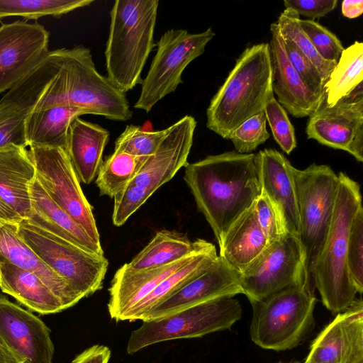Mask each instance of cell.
Listing matches in <instances>:
<instances>
[{
  "label": "cell",
  "instance_id": "5b68a950",
  "mask_svg": "<svg viewBox=\"0 0 363 363\" xmlns=\"http://www.w3.org/2000/svg\"><path fill=\"white\" fill-rule=\"evenodd\" d=\"M339 184L330 225L314 268V286L323 305L333 314L347 309L358 293L347 265L350 228L362 206L359 184L344 172Z\"/></svg>",
  "mask_w": 363,
  "mask_h": 363
},
{
  "label": "cell",
  "instance_id": "d590c367",
  "mask_svg": "<svg viewBox=\"0 0 363 363\" xmlns=\"http://www.w3.org/2000/svg\"><path fill=\"white\" fill-rule=\"evenodd\" d=\"M169 131V127L155 131H147L140 127L128 125L115 141L114 151L135 157L154 155Z\"/></svg>",
  "mask_w": 363,
  "mask_h": 363
},
{
  "label": "cell",
  "instance_id": "277c9868",
  "mask_svg": "<svg viewBox=\"0 0 363 363\" xmlns=\"http://www.w3.org/2000/svg\"><path fill=\"white\" fill-rule=\"evenodd\" d=\"M158 0H116L110 11L104 52L107 77L126 93L142 84V72L155 45Z\"/></svg>",
  "mask_w": 363,
  "mask_h": 363
},
{
  "label": "cell",
  "instance_id": "30bf717a",
  "mask_svg": "<svg viewBox=\"0 0 363 363\" xmlns=\"http://www.w3.org/2000/svg\"><path fill=\"white\" fill-rule=\"evenodd\" d=\"M18 235L60 276L81 298L100 290L108 262L25 219L18 223Z\"/></svg>",
  "mask_w": 363,
  "mask_h": 363
},
{
  "label": "cell",
  "instance_id": "e0dca14e",
  "mask_svg": "<svg viewBox=\"0 0 363 363\" xmlns=\"http://www.w3.org/2000/svg\"><path fill=\"white\" fill-rule=\"evenodd\" d=\"M50 333L41 319L0 293V343L24 363H52Z\"/></svg>",
  "mask_w": 363,
  "mask_h": 363
},
{
  "label": "cell",
  "instance_id": "8d00e7d4",
  "mask_svg": "<svg viewBox=\"0 0 363 363\" xmlns=\"http://www.w3.org/2000/svg\"><path fill=\"white\" fill-rule=\"evenodd\" d=\"M347 265L350 279L360 294L363 291V207L360 206L350 228Z\"/></svg>",
  "mask_w": 363,
  "mask_h": 363
},
{
  "label": "cell",
  "instance_id": "9a60e30c",
  "mask_svg": "<svg viewBox=\"0 0 363 363\" xmlns=\"http://www.w3.org/2000/svg\"><path fill=\"white\" fill-rule=\"evenodd\" d=\"M306 133L323 145L349 152L363 162V89L359 84L349 95L329 106L325 97L309 116Z\"/></svg>",
  "mask_w": 363,
  "mask_h": 363
},
{
  "label": "cell",
  "instance_id": "8fae6325",
  "mask_svg": "<svg viewBox=\"0 0 363 363\" xmlns=\"http://www.w3.org/2000/svg\"><path fill=\"white\" fill-rule=\"evenodd\" d=\"M214 36L211 28L197 33L174 28L164 32L156 44V53L143 79L134 108L149 113L160 100L174 92L183 82L182 75L186 67L204 52Z\"/></svg>",
  "mask_w": 363,
  "mask_h": 363
},
{
  "label": "cell",
  "instance_id": "3957f363",
  "mask_svg": "<svg viewBox=\"0 0 363 363\" xmlns=\"http://www.w3.org/2000/svg\"><path fill=\"white\" fill-rule=\"evenodd\" d=\"M60 50V68L35 110L67 106L89 110L111 121L124 122L132 118L125 93L98 72L88 48Z\"/></svg>",
  "mask_w": 363,
  "mask_h": 363
},
{
  "label": "cell",
  "instance_id": "b9f144b4",
  "mask_svg": "<svg viewBox=\"0 0 363 363\" xmlns=\"http://www.w3.org/2000/svg\"><path fill=\"white\" fill-rule=\"evenodd\" d=\"M254 207L258 223L269 244L289 233L277 210L263 192L261 191Z\"/></svg>",
  "mask_w": 363,
  "mask_h": 363
},
{
  "label": "cell",
  "instance_id": "1f68e13d",
  "mask_svg": "<svg viewBox=\"0 0 363 363\" xmlns=\"http://www.w3.org/2000/svg\"><path fill=\"white\" fill-rule=\"evenodd\" d=\"M363 79V43L355 41L345 48L325 83V101L333 106L349 95Z\"/></svg>",
  "mask_w": 363,
  "mask_h": 363
},
{
  "label": "cell",
  "instance_id": "7bdbcfd3",
  "mask_svg": "<svg viewBox=\"0 0 363 363\" xmlns=\"http://www.w3.org/2000/svg\"><path fill=\"white\" fill-rule=\"evenodd\" d=\"M337 0H284L286 9L295 11L299 16L315 21L332 11L337 4Z\"/></svg>",
  "mask_w": 363,
  "mask_h": 363
},
{
  "label": "cell",
  "instance_id": "c3c4849f",
  "mask_svg": "<svg viewBox=\"0 0 363 363\" xmlns=\"http://www.w3.org/2000/svg\"><path fill=\"white\" fill-rule=\"evenodd\" d=\"M279 363H282V362H279ZM291 363H298V362H291Z\"/></svg>",
  "mask_w": 363,
  "mask_h": 363
},
{
  "label": "cell",
  "instance_id": "4316f807",
  "mask_svg": "<svg viewBox=\"0 0 363 363\" xmlns=\"http://www.w3.org/2000/svg\"><path fill=\"white\" fill-rule=\"evenodd\" d=\"M0 289L30 310L41 315L65 310L60 299L36 274L1 257Z\"/></svg>",
  "mask_w": 363,
  "mask_h": 363
},
{
  "label": "cell",
  "instance_id": "9c48e42d",
  "mask_svg": "<svg viewBox=\"0 0 363 363\" xmlns=\"http://www.w3.org/2000/svg\"><path fill=\"white\" fill-rule=\"evenodd\" d=\"M242 317L238 300L226 296L196 304L161 318L142 320L130 333L126 352L133 354L161 342L199 337L227 329Z\"/></svg>",
  "mask_w": 363,
  "mask_h": 363
},
{
  "label": "cell",
  "instance_id": "d6a6232c",
  "mask_svg": "<svg viewBox=\"0 0 363 363\" xmlns=\"http://www.w3.org/2000/svg\"><path fill=\"white\" fill-rule=\"evenodd\" d=\"M147 158L113 151L103 162L96 177L100 195L114 198L134 178Z\"/></svg>",
  "mask_w": 363,
  "mask_h": 363
},
{
  "label": "cell",
  "instance_id": "f907efd6",
  "mask_svg": "<svg viewBox=\"0 0 363 363\" xmlns=\"http://www.w3.org/2000/svg\"><path fill=\"white\" fill-rule=\"evenodd\" d=\"M362 363H363V362H362Z\"/></svg>",
  "mask_w": 363,
  "mask_h": 363
},
{
  "label": "cell",
  "instance_id": "ee69618b",
  "mask_svg": "<svg viewBox=\"0 0 363 363\" xmlns=\"http://www.w3.org/2000/svg\"><path fill=\"white\" fill-rule=\"evenodd\" d=\"M111 355L108 347L95 345L79 354L72 363H108Z\"/></svg>",
  "mask_w": 363,
  "mask_h": 363
},
{
  "label": "cell",
  "instance_id": "8992f818",
  "mask_svg": "<svg viewBox=\"0 0 363 363\" xmlns=\"http://www.w3.org/2000/svg\"><path fill=\"white\" fill-rule=\"evenodd\" d=\"M298 231L306 285L314 291V268L325 240L338 189V175L326 164L294 169Z\"/></svg>",
  "mask_w": 363,
  "mask_h": 363
},
{
  "label": "cell",
  "instance_id": "f6af8a7d",
  "mask_svg": "<svg viewBox=\"0 0 363 363\" xmlns=\"http://www.w3.org/2000/svg\"><path fill=\"white\" fill-rule=\"evenodd\" d=\"M342 15L350 19L360 16L363 13L362 0H344L341 4Z\"/></svg>",
  "mask_w": 363,
  "mask_h": 363
},
{
  "label": "cell",
  "instance_id": "bcb514c9",
  "mask_svg": "<svg viewBox=\"0 0 363 363\" xmlns=\"http://www.w3.org/2000/svg\"><path fill=\"white\" fill-rule=\"evenodd\" d=\"M0 219L4 221L18 223L22 218L0 199Z\"/></svg>",
  "mask_w": 363,
  "mask_h": 363
},
{
  "label": "cell",
  "instance_id": "f35d334b",
  "mask_svg": "<svg viewBox=\"0 0 363 363\" xmlns=\"http://www.w3.org/2000/svg\"><path fill=\"white\" fill-rule=\"evenodd\" d=\"M264 112L274 139L283 152L289 155L297 146L294 128L274 94L267 101Z\"/></svg>",
  "mask_w": 363,
  "mask_h": 363
},
{
  "label": "cell",
  "instance_id": "484cf974",
  "mask_svg": "<svg viewBox=\"0 0 363 363\" xmlns=\"http://www.w3.org/2000/svg\"><path fill=\"white\" fill-rule=\"evenodd\" d=\"M35 173L26 148L0 150V199L22 219L30 209V185L35 179Z\"/></svg>",
  "mask_w": 363,
  "mask_h": 363
},
{
  "label": "cell",
  "instance_id": "52a82bcc",
  "mask_svg": "<svg viewBox=\"0 0 363 363\" xmlns=\"http://www.w3.org/2000/svg\"><path fill=\"white\" fill-rule=\"evenodd\" d=\"M315 302L314 291L305 283L250 301L251 340L266 350L282 351L297 347L313 327Z\"/></svg>",
  "mask_w": 363,
  "mask_h": 363
},
{
  "label": "cell",
  "instance_id": "d4e9b609",
  "mask_svg": "<svg viewBox=\"0 0 363 363\" xmlns=\"http://www.w3.org/2000/svg\"><path fill=\"white\" fill-rule=\"evenodd\" d=\"M109 136L107 129L80 117L71 123L67 153L79 182L89 184L97 177Z\"/></svg>",
  "mask_w": 363,
  "mask_h": 363
},
{
  "label": "cell",
  "instance_id": "ffe728a7",
  "mask_svg": "<svg viewBox=\"0 0 363 363\" xmlns=\"http://www.w3.org/2000/svg\"><path fill=\"white\" fill-rule=\"evenodd\" d=\"M261 191L274 206L287 233L298 236V216L294 167L281 152L267 148L255 154Z\"/></svg>",
  "mask_w": 363,
  "mask_h": 363
},
{
  "label": "cell",
  "instance_id": "7c38bea8",
  "mask_svg": "<svg viewBox=\"0 0 363 363\" xmlns=\"http://www.w3.org/2000/svg\"><path fill=\"white\" fill-rule=\"evenodd\" d=\"M35 179L49 197L88 235L101 245L91 206L85 197L67 153L58 147H30Z\"/></svg>",
  "mask_w": 363,
  "mask_h": 363
},
{
  "label": "cell",
  "instance_id": "74e56055",
  "mask_svg": "<svg viewBox=\"0 0 363 363\" xmlns=\"http://www.w3.org/2000/svg\"><path fill=\"white\" fill-rule=\"evenodd\" d=\"M266 125L267 118L263 111L242 122L230 134L228 139L238 152L251 153L269 138Z\"/></svg>",
  "mask_w": 363,
  "mask_h": 363
},
{
  "label": "cell",
  "instance_id": "836d02e7",
  "mask_svg": "<svg viewBox=\"0 0 363 363\" xmlns=\"http://www.w3.org/2000/svg\"><path fill=\"white\" fill-rule=\"evenodd\" d=\"M93 0H0V20L20 16L25 21L51 16L59 18L93 3Z\"/></svg>",
  "mask_w": 363,
  "mask_h": 363
},
{
  "label": "cell",
  "instance_id": "f1b7e54d",
  "mask_svg": "<svg viewBox=\"0 0 363 363\" xmlns=\"http://www.w3.org/2000/svg\"><path fill=\"white\" fill-rule=\"evenodd\" d=\"M268 245L257 220L253 205L229 228L219 248V255L241 273Z\"/></svg>",
  "mask_w": 363,
  "mask_h": 363
},
{
  "label": "cell",
  "instance_id": "681fc988",
  "mask_svg": "<svg viewBox=\"0 0 363 363\" xmlns=\"http://www.w3.org/2000/svg\"><path fill=\"white\" fill-rule=\"evenodd\" d=\"M303 363H306V362H303Z\"/></svg>",
  "mask_w": 363,
  "mask_h": 363
},
{
  "label": "cell",
  "instance_id": "2e32d148",
  "mask_svg": "<svg viewBox=\"0 0 363 363\" xmlns=\"http://www.w3.org/2000/svg\"><path fill=\"white\" fill-rule=\"evenodd\" d=\"M50 33L25 20L0 26V94L11 89L45 57Z\"/></svg>",
  "mask_w": 363,
  "mask_h": 363
},
{
  "label": "cell",
  "instance_id": "44dd1931",
  "mask_svg": "<svg viewBox=\"0 0 363 363\" xmlns=\"http://www.w3.org/2000/svg\"><path fill=\"white\" fill-rule=\"evenodd\" d=\"M269 44L272 66V90L277 101L291 116L303 118L311 116L322 103L304 85L291 65L277 23L270 26Z\"/></svg>",
  "mask_w": 363,
  "mask_h": 363
},
{
  "label": "cell",
  "instance_id": "e575fe53",
  "mask_svg": "<svg viewBox=\"0 0 363 363\" xmlns=\"http://www.w3.org/2000/svg\"><path fill=\"white\" fill-rule=\"evenodd\" d=\"M300 16L294 11L285 9L276 22L282 36L290 39L299 50L314 64L323 80L326 82L337 62L326 61L318 53L312 43L302 30Z\"/></svg>",
  "mask_w": 363,
  "mask_h": 363
},
{
  "label": "cell",
  "instance_id": "ab89813d",
  "mask_svg": "<svg viewBox=\"0 0 363 363\" xmlns=\"http://www.w3.org/2000/svg\"><path fill=\"white\" fill-rule=\"evenodd\" d=\"M282 38L287 57L306 87L315 96L323 99L325 82L316 67L290 39Z\"/></svg>",
  "mask_w": 363,
  "mask_h": 363
},
{
  "label": "cell",
  "instance_id": "d6986e66",
  "mask_svg": "<svg viewBox=\"0 0 363 363\" xmlns=\"http://www.w3.org/2000/svg\"><path fill=\"white\" fill-rule=\"evenodd\" d=\"M242 294L240 272L221 256L201 274L151 308L143 320L161 318L188 307Z\"/></svg>",
  "mask_w": 363,
  "mask_h": 363
},
{
  "label": "cell",
  "instance_id": "60d3db41",
  "mask_svg": "<svg viewBox=\"0 0 363 363\" xmlns=\"http://www.w3.org/2000/svg\"><path fill=\"white\" fill-rule=\"evenodd\" d=\"M299 24L320 56L337 62L345 48L336 35L315 21L300 18Z\"/></svg>",
  "mask_w": 363,
  "mask_h": 363
},
{
  "label": "cell",
  "instance_id": "7a4b0ae2",
  "mask_svg": "<svg viewBox=\"0 0 363 363\" xmlns=\"http://www.w3.org/2000/svg\"><path fill=\"white\" fill-rule=\"evenodd\" d=\"M274 94L269 44L248 45L237 58L206 110V127L224 139L264 111Z\"/></svg>",
  "mask_w": 363,
  "mask_h": 363
},
{
  "label": "cell",
  "instance_id": "cb8c5ba5",
  "mask_svg": "<svg viewBox=\"0 0 363 363\" xmlns=\"http://www.w3.org/2000/svg\"><path fill=\"white\" fill-rule=\"evenodd\" d=\"M30 209L25 220L91 253L104 256L101 245L49 197L36 179L30 185Z\"/></svg>",
  "mask_w": 363,
  "mask_h": 363
},
{
  "label": "cell",
  "instance_id": "f546056e",
  "mask_svg": "<svg viewBox=\"0 0 363 363\" xmlns=\"http://www.w3.org/2000/svg\"><path fill=\"white\" fill-rule=\"evenodd\" d=\"M218 256L215 245L208 242L189 262L167 277L150 294L132 307L123 316L121 321L143 320L151 308L204 272Z\"/></svg>",
  "mask_w": 363,
  "mask_h": 363
},
{
  "label": "cell",
  "instance_id": "7dc6e473",
  "mask_svg": "<svg viewBox=\"0 0 363 363\" xmlns=\"http://www.w3.org/2000/svg\"><path fill=\"white\" fill-rule=\"evenodd\" d=\"M0 363H24V362L0 343Z\"/></svg>",
  "mask_w": 363,
  "mask_h": 363
},
{
  "label": "cell",
  "instance_id": "ba28073f",
  "mask_svg": "<svg viewBox=\"0 0 363 363\" xmlns=\"http://www.w3.org/2000/svg\"><path fill=\"white\" fill-rule=\"evenodd\" d=\"M196 121L186 115L169 126L157 152L148 157L128 184L114 196L112 220L116 226L127 220L187 163Z\"/></svg>",
  "mask_w": 363,
  "mask_h": 363
},
{
  "label": "cell",
  "instance_id": "7402d4cb",
  "mask_svg": "<svg viewBox=\"0 0 363 363\" xmlns=\"http://www.w3.org/2000/svg\"><path fill=\"white\" fill-rule=\"evenodd\" d=\"M200 250L182 259L162 267L135 269L128 263L121 267L115 273L108 289L107 307L111 318L121 321L123 316L132 307L150 294L167 277L189 262Z\"/></svg>",
  "mask_w": 363,
  "mask_h": 363
},
{
  "label": "cell",
  "instance_id": "4fadbf2b",
  "mask_svg": "<svg viewBox=\"0 0 363 363\" xmlns=\"http://www.w3.org/2000/svg\"><path fill=\"white\" fill-rule=\"evenodd\" d=\"M300 283L306 284L301 250L298 238L290 233L269 244L240 273L242 292L250 302L262 300Z\"/></svg>",
  "mask_w": 363,
  "mask_h": 363
},
{
  "label": "cell",
  "instance_id": "83f0119b",
  "mask_svg": "<svg viewBox=\"0 0 363 363\" xmlns=\"http://www.w3.org/2000/svg\"><path fill=\"white\" fill-rule=\"evenodd\" d=\"M83 115L93 114L89 110L67 106L34 110L26 123L27 146L58 147L67 152L69 125Z\"/></svg>",
  "mask_w": 363,
  "mask_h": 363
},
{
  "label": "cell",
  "instance_id": "ac0fdd59",
  "mask_svg": "<svg viewBox=\"0 0 363 363\" xmlns=\"http://www.w3.org/2000/svg\"><path fill=\"white\" fill-rule=\"evenodd\" d=\"M306 363L363 362V303L355 299L337 314L310 347Z\"/></svg>",
  "mask_w": 363,
  "mask_h": 363
},
{
  "label": "cell",
  "instance_id": "603a6c76",
  "mask_svg": "<svg viewBox=\"0 0 363 363\" xmlns=\"http://www.w3.org/2000/svg\"><path fill=\"white\" fill-rule=\"evenodd\" d=\"M0 257L36 274L60 299L65 310L82 299L18 235V223L0 219Z\"/></svg>",
  "mask_w": 363,
  "mask_h": 363
},
{
  "label": "cell",
  "instance_id": "4dcf8cb0",
  "mask_svg": "<svg viewBox=\"0 0 363 363\" xmlns=\"http://www.w3.org/2000/svg\"><path fill=\"white\" fill-rule=\"evenodd\" d=\"M206 242L203 239L191 241L177 231L162 230L128 264L135 269L164 266L194 254Z\"/></svg>",
  "mask_w": 363,
  "mask_h": 363
},
{
  "label": "cell",
  "instance_id": "6da1fadb",
  "mask_svg": "<svg viewBox=\"0 0 363 363\" xmlns=\"http://www.w3.org/2000/svg\"><path fill=\"white\" fill-rule=\"evenodd\" d=\"M184 167V179L220 248L231 225L261 194L255 154L225 152Z\"/></svg>",
  "mask_w": 363,
  "mask_h": 363
},
{
  "label": "cell",
  "instance_id": "5bb4252c",
  "mask_svg": "<svg viewBox=\"0 0 363 363\" xmlns=\"http://www.w3.org/2000/svg\"><path fill=\"white\" fill-rule=\"evenodd\" d=\"M60 48L42 61L0 99V150L27 146L26 123L55 77L60 65Z\"/></svg>",
  "mask_w": 363,
  "mask_h": 363
}]
</instances>
